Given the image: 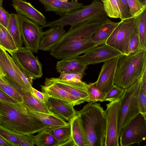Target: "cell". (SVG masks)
<instances>
[{
    "instance_id": "6da1fadb",
    "label": "cell",
    "mask_w": 146,
    "mask_h": 146,
    "mask_svg": "<svg viewBox=\"0 0 146 146\" xmlns=\"http://www.w3.org/2000/svg\"><path fill=\"white\" fill-rule=\"evenodd\" d=\"M107 18L96 19L70 26L51 49L50 55L58 59L76 58L97 46L92 40V37Z\"/></svg>"
},
{
    "instance_id": "7a4b0ae2",
    "label": "cell",
    "mask_w": 146,
    "mask_h": 146,
    "mask_svg": "<svg viewBox=\"0 0 146 146\" xmlns=\"http://www.w3.org/2000/svg\"><path fill=\"white\" fill-rule=\"evenodd\" d=\"M0 125L18 134H33L48 128L29 113L23 102L0 100Z\"/></svg>"
},
{
    "instance_id": "3957f363",
    "label": "cell",
    "mask_w": 146,
    "mask_h": 146,
    "mask_svg": "<svg viewBox=\"0 0 146 146\" xmlns=\"http://www.w3.org/2000/svg\"><path fill=\"white\" fill-rule=\"evenodd\" d=\"M88 102L78 111L88 146H105L106 120L104 111L100 104Z\"/></svg>"
},
{
    "instance_id": "277c9868",
    "label": "cell",
    "mask_w": 146,
    "mask_h": 146,
    "mask_svg": "<svg viewBox=\"0 0 146 146\" xmlns=\"http://www.w3.org/2000/svg\"><path fill=\"white\" fill-rule=\"evenodd\" d=\"M146 70V50H139L119 56L115 72L114 85L125 90L140 79Z\"/></svg>"
},
{
    "instance_id": "5b68a950",
    "label": "cell",
    "mask_w": 146,
    "mask_h": 146,
    "mask_svg": "<svg viewBox=\"0 0 146 146\" xmlns=\"http://www.w3.org/2000/svg\"><path fill=\"white\" fill-rule=\"evenodd\" d=\"M104 11L102 2L94 0L91 4L84 6L82 8L63 15L59 19L50 22L44 26L51 27L62 25H76L87 21L107 17Z\"/></svg>"
},
{
    "instance_id": "8992f818",
    "label": "cell",
    "mask_w": 146,
    "mask_h": 146,
    "mask_svg": "<svg viewBox=\"0 0 146 146\" xmlns=\"http://www.w3.org/2000/svg\"><path fill=\"white\" fill-rule=\"evenodd\" d=\"M140 89L139 79L125 90L123 96L119 100L120 106L118 128L119 137L123 128L140 113L139 105Z\"/></svg>"
},
{
    "instance_id": "52a82bcc",
    "label": "cell",
    "mask_w": 146,
    "mask_h": 146,
    "mask_svg": "<svg viewBox=\"0 0 146 146\" xmlns=\"http://www.w3.org/2000/svg\"><path fill=\"white\" fill-rule=\"evenodd\" d=\"M137 28L136 17L121 20L105 44L125 54L130 37Z\"/></svg>"
},
{
    "instance_id": "ba28073f",
    "label": "cell",
    "mask_w": 146,
    "mask_h": 146,
    "mask_svg": "<svg viewBox=\"0 0 146 146\" xmlns=\"http://www.w3.org/2000/svg\"><path fill=\"white\" fill-rule=\"evenodd\" d=\"M32 52L26 47L21 46L9 54L23 72L33 80L40 78L43 73L42 65Z\"/></svg>"
},
{
    "instance_id": "9c48e42d",
    "label": "cell",
    "mask_w": 146,
    "mask_h": 146,
    "mask_svg": "<svg viewBox=\"0 0 146 146\" xmlns=\"http://www.w3.org/2000/svg\"><path fill=\"white\" fill-rule=\"evenodd\" d=\"M146 118L140 113L122 129L119 136L121 146L139 144L146 137Z\"/></svg>"
},
{
    "instance_id": "30bf717a",
    "label": "cell",
    "mask_w": 146,
    "mask_h": 146,
    "mask_svg": "<svg viewBox=\"0 0 146 146\" xmlns=\"http://www.w3.org/2000/svg\"><path fill=\"white\" fill-rule=\"evenodd\" d=\"M17 15L21 37L25 47L33 52L38 53L44 32L37 23L20 14H17Z\"/></svg>"
},
{
    "instance_id": "8fae6325",
    "label": "cell",
    "mask_w": 146,
    "mask_h": 146,
    "mask_svg": "<svg viewBox=\"0 0 146 146\" xmlns=\"http://www.w3.org/2000/svg\"><path fill=\"white\" fill-rule=\"evenodd\" d=\"M120 106L119 100L106 104L104 110L106 120L105 146H119L118 121Z\"/></svg>"
},
{
    "instance_id": "7c38bea8",
    "label": "cell",
    "mask_w": 146,
    "mask_h": 146,
    "mask_svg": "<svg viewBox=\"0 0 146 146\" xmlns=\"http://www.w3.org/2000/svg\"><path fill=\"white\" fill-rule=\"evenodd\" d=\"M122 55L119 51L105 44L90 49L83 55L79 56L76 58L80 62L87 66L105 62Z\"/></svg>"
},
{
    "instance_id": "4fadbf2b",
    "label": "cell",
    "mask_w": 146,
    "mask_h": 146,
    "mask_svg": "<svg viewBox=\"0 0 146 146\" xmlns=\"http://www.w3.org/2000/svg\"><path fill=\"white\" fill-rule=\"evenodd\" d=\"M119 56L105 62L102 66L96 82V87L100 91L107 94L114 86V76Z\"/></svg>"
},
{
    "instance_id": "5bb4252c",
    "label": "cell",
    "mask_w": 146,
    "mask_h": 146,
    "mask_svg": "<svg viewBox=\"0 0 146 146\" xmlns=\"http://www.w3.org/2000/svg\"><path fill=\"white\" fill-rule=\"evenodd\" d=\"M49 111L53 114L69 122L78 113L74 105L64 101L49 96L46 103Z\"/></svg>"
},
{
    "instance_id": "9a60e30c",
    "label": "cell",
    "mask_w": 146,
    "mask_h": 146,
    "mask_svg": "<svg viewBox=\"0 0 146 146\" xmlns=\"http://www.w3.org/2000/svg\"><path fill=\"white\" fill-rule=\"evenodd\" d=\"M42 92L48 96L64 101L74 106L84 102L58 87L48 78H46L44 85H40Z\"/></svg>"
},
{
    "instance_id": "2e32d148",
    "label": "cell",
    "mask_w": 146,
    "mask_h": 146,
    "mask_svg": "<svg viewBox=\"0 0 146 146\" xmlns=\"http://www.w3.org/2000/svg\"><path fill=\"white\" fill-rule=\"evenodd\" d=\"M11 1L12 5L17 14L21 15L41 26L46 24L44 16L30 3L23 0Z\"/></svg>"
},
{
    "instance_id": "e0dca14e",
    "label": "cell",
    "mask_w": 146,
    "mask_h": 146,
    "mask_svg": "<svg viewBox=\"0 0 146 146\" xmlns=\"http://www.w3.org/2000/svg\"><path fill=\"white\" fill-rule=\"evenodd\" d=\"M46 11H52L62 16L82 8L84 5L78 2H63L59 0H38Z\"/></svg>"
},
{
    "instance_id": "ac0fdd59",
    "label": "cell",
    "mask_w": 146,
    "mask_h": 146,
    "mask_svg": "<svg viewBox=\"0 0 146 146\" xmlns=\"http://www.w3.org/2000/svg\"><path fill=\"white\" fill-rule=\"evenodd\" d=\"M50 80L58 87L73 96L85 102H89L87 84L73 83L66 82L59 78H52Z\"/></svg>"
},
{
    "instance_id": "d6986e66",
    "label": "cell",
    "mask_w": 146,
    "mask_h": 146,
    "mask_svg": "<svg viewBox=\"0 0 146 146\" xmlns=\"http://www.w3.org/2000/svg\"><path fill=\"white\" fill-rule=\"evenodd\" d=\"M64 27L60 25L51 27L44 32L40 42L39 50L50 51L65 33Z\"/></svg>"
},
{
    "instance_id": "ffe728a7",
    "label": "cell",
    "mask_w": 146,
    "mask_h": 146,
    "mask_svg": "<svg viewBox=\"0 0 146 146\" xmlns=\"http://www.w3.org/2000/svg\"><path fill=\"white\" fill-rule=\"evenodd\" d=\"M70 125V140L74 146H88V139L78 113L68 122Z\"/></svg>"
},
{
    "instance_id": "44dd1931",
    "label": "cell",
    "mask_w": 146,
    "mask_h": 146,
    "mask_svg": "<svg viewBox=\"0 0 146 146\" xmlns=\"http://www.w3.org/2000/svg\"><path fill=\"white\" fill-rule=\"evenodd\" d=\"M22 86L6 75L0 76V89L17 102H23Z\"/></svg>"
},
{
    "instance_id": "7402d4cb",
    "label": "cell",
    "mask_w": 146,
    "mask_h": 146,
    "mask_svg": "<svg viewBox=\"0 0 146 146\" xmlns=\"http://www.w3.org/2000/svg\"><path fill=\"white\" fill-rule=\"evenodd\" d=\"M9 55L8 52L0 46V66L7 76L17 83L24 89L29 92L21 77L13 68L9 59Z\"/></svg>"
},
{
    "instance_id": "603a6c76",
    "label": "cell",
    "mask_w": 146,
    "mask_h": 146,
    "mask_svg": "<svg viewBox=\"0 0 146 146\" xmlns=\"http://www.w3.org/2000/svg\"><path fill=\"white\" fill-rule=\"evenodd\" d=\"M87 66L79 61L76 58L63 59L57 62L56 68L57 72L78 74L84 73Z\"/></svg>"
},
{
    "instance_id": "cb8c5ba5",
    "label": "cell",
    "mask_w": 146,
    "mask_h": 146,
    "mask_svg": "<svg viewBox=\"0 0 146 146\" xmlns=\"http://www.w3.org/2000/svg\"><path fill=\"white\" fill-rule=\"evenodd\" d=\"M119 23L113 22L107 18L92 36V41L98 46L105 44Z\"/></svg>"
},
{
    "instance_id": "d4e9b609",
    "label": "cell",
    "mask_w": 146,
    "mask_h": 146,
    "mask_svg": "<svg viewBox=\"0 0 146 146\" xmlns=\"http://www.w3.org/2000/svg\"><path fill=\"white\" fill-rule=\"evenodd\" d=\"M28 109V108H27ZM29 113L37 118L48 128L59 127L68 125L69 123L56 115L40 112L28 109Z\"/></svg>"
},
{
    "instance_id": "484cf974",
    "label": "cell",
    "mask_w": 146,
    "mask_h": 146,
    "mask_svg": "<svg viewBox=\"0 0 146 146\" xmlns=\"http://www.w3.org/2000/svg\"><path fill=\"white\" fill-rule=\"evenodd\" d=\"M23 103L29 109L37 112L52 114L46 104L39 100L33 94L23 89Z\"/></svg>"
},
{
    "instance_id": "4316f807",
    "label": "cell",
    "mask_w": 146,
    "mask_h": 146,
    "mask_svg": "<svg viewBox=\"0 0 146 146\" xmlns=\"http://www.w3.org/2000/svg\"><path fill=\"white\" fill-rule=\"evenodd\" d=\"M46 129L56 139L58 146H73L70 140L71 132L70 124L64 126L48 128Z\"/></svg>"
},
{
    "instance_id": "83f0119b",
    "label": "cell",
    "mask_w": 146,
    "mask_h": 146,
    "mask_svg": "<svg viewBox=\"0 0 146 146\" xmlns=\"http://www.w3.org/2000/svg\"><path fill=\"white\" fill-rule=\"evenodd\" d=\"M12 36L18 48L23 45L20 27L17 14H10V17L6 28Z\"/></svg>"
},
{
    "instance_id": "f1b7e54d",
    "label": "cell",
    "mask_w": 146,
    "mask_h": 146,
    "mask_svg": "<svg viewBox=\"0 0 146 146\" xmlns=\"http://www.w3.org/2000/svg\"><path fill=\"white\" fill-rule=\"evenodd\" d=\"M136 18L139 40V50H146V9Z\"/></svg>"
},
{
    "instance_id": "f546056e",
    "label": "cell",
    "mask_w": 146,
    "mask_h": 146,
    "mask_svg": "<svg viewBox=\"0 0 146 146\" xmlns=\"http://www.w3.org/2000/svg\"><path fill=\"white\" fill-rule=\"evenodd\" d=\"M0 46L9 53L18 48L7 29L0 24Z\"/></svg>"
},
{
    "instance_id": "4dcf8cb0",
    "label": "cell",
    "mask_w": 146,
    "mask_h": 146,
    "mask_svg": "<svg viewBox=\"0 0 146 146\" xmlns=\"http://www.w3.org/2000/svg\"><path fill=\"white\" fill-rule=\"evenodd\" d=\"M104 10L107 16L122 20L120 6L118 0H103Z\"/></svg>"
},
{
    "instance_id": "1f68e13d",
    "label": "cell",
    "mask_w": 146,
    "mask_h": 146,
    "mask_svg": "<svg viewBox=\"0 0 146 146\" xmlns=\"http://www.w3.org/2000/svg\"><path fill=\"white\" fill-rule=\"evenodd\" d=\"M46 129L39 132L38 134L34 135L35 145L37 146H58L56 139Z\"/></svg>"
},
{
    "instance_id": "d6a6232c",
    "label": "cell",
    "mask_w": 146,
    "mask_h": 146,
    "mask_svg": "<svg viewBox=\"0 0 146 146\" xmlns=\"http://www.w3.org/2000/svg\"><path fill=\"white\" fill-rule=\"evenodd\" d=\"M90 102H96L105 101L106 94L99 90L96 87V82L87 84Z\"/></svg>"
},
{
    "instance_id": "836d02e7",
    "label": "cell",
    "mask_w": 146,
    "mask_h": 146,
    "mask_svg": "<svg viewBox=\"0 0 146 146\" xmlns=\"http://www.w3.org/2000/svg\"><path fill=\"white\" fill-rule=\"evenodd\" d=\"M23 135L14 132L0 125V135L16 146H21Z\"/></svg>"
},
{
    "instance_id": "e575fe53",
    "label": "cell",
    "mask_w": 146,
    "mask_h": 146,
    "mask_svg": "<svg viewBox=\"0 0 146 146\" xmlns=\"http://www.w3.org/2000/svg\"><path fill=\"white\" fill-rule=\"evenodd\" d=\"M130 14L132 17H136L146 9V5L139 0H127Z\"/></svg>"
},
{
    "instance_id": "d590c367",
    "label": "cell",
    "mask_w": 146,
    "mask_h": 146,
    "mask_svg": "<svg viewBox=\"0 0 146 146\" xmlns=\"http://www.w3.org/2000/svg\"><path fill=\"white\" fill-rule=\"evenodd\" d=\"M9 58L13 68L21 77L28 88L29 92L33 94V87L32 86L33 80L29 78L23 72L18 65L15 62L12 58L10 55Z\"/></svg>"
},
{
    "instance_id": "8d00e7d4",
    "label": "cell",
    "mask_w": 146,
    "mask_h": 146,
    "mask_svg": "<svg viewBox=\"0 0 146 146\" xmlns=\"http://www.w3.org/2000/svg\"><path fill=\"white\" fill-rule=\"evenodd\" d=\"M139 40L137 28L130 37L128 49L125 55H129L139 50Z\"/></svg>"
},
{
    "instance_id": "74e56055",
    "label": "cell",
    "mask_w": 146,
    "mask_h": 146,
    "mask_svg": "<svg viewBox=\"0 0 146 146\" xmlns=\"http://www.w3.org/2000/svg\"><path fill=\"white\" fill-rule=\"evenodd\" d=\"M125 90L115 85L106 94L105 101L111 102L119 100L123 96Z\"/></svg>"
},
{
    "instance_id": "f35d334b",
    "label": "cell",
    "mask_w": 146,
    "mask_h": 146,
    "mask_svg": "<svg viewBox=\"0 0 146 146\" xmlns=\"http://www.w3.org/2000/svg\"><path fill=\"white\" fill-rule=\"evenodd\" d=\"M84 73L78 74L62 73L59 78L66 82L73 83H81L83 82L82 79Z\"/></svg>"
},
{
    "instance_id": "ab89813d",
    "label": "cell",
    "mask_w": 146,
    "mask_h": 146,
    "mask_svg": "<svg viewBox=\"0 0 146 146\" xmlns=\"http://www.w3.org/2000/svg\"><path fill=\"white\" fill-rule=\"evenodd\" d=\"M139 105L140 113L146 118V94L141 87L139 96Z\"/></svg>"
},
{
    "instance_id": "60d3db41",
    "label": "cell",
    "mask_w": 146,
    "mask_h": 146,
    "mask_svg": "<svg viewBox=\"0 0 146 146\" xmlns=\"http://www.w3.org/2000/svg\"><path fill=\"white\" fill-rule=\"evenodd\" d=\"M118 1L121 7L122 20L132 17L129 13L127 0H118Z\"/></svg>"
},
{
    "instance_id": "b9f144b4",
    "label": "cell",
    "mask_w": 146,
    "mask_h": 146,
    "mask_svg": "<svg viewBox=\"0 0 146 146\" xmlns=\"http://www.w3.org/2000/svg\"><path fill=\"white\" fill-rule=\"evenodd\" d=\"M10 17V14L2 7H0V24L7 28Z\"/></svg>"
},
{
    "instance_id": "7bdbcfd3",
    "label": "cell",
    "mask_w": 146,
    "mask_h": 146,
    "mask_svg": "<svg viewBox=\"0 0 146 146\" xmlns=\"http://www.w3.org/2000/svg\"><path fill=\"white\" fill-rule=\"evenodd\" d=\"M34 135L33 134L23 135L21 146H34Z\"/></svg>"
},
{
    "instance_id": "ee69618b",
    "label": "cell",
    "mask_w": 146,
    "mask_h": 146,
    "mask_svg": "<svg viewBox=\"0 0 146 146\" xmlns=\"http://www.w3.org/2000/svg\"><path fill=\"white\" fill-rule=\"evenodd\" d=\"M33 94L43 103H46L49 96L43 92H41L33 87Z\"/></svg>"
},
{
    "instance_id": "f6af8a7d",
    "label": "cell",
    "mask_w": 146,
    "mask_h": 146,
    "mask_svg": "<svg viewBox=\"0 0 146 146\" xmlns=\"http://www.w3.org/2000/svg\"><path fill=\"white\" fill-rule=\"evenodd\" d=\"M140 87L144 93L146 94V70L139 79Z\"/></svg>"
},
{
    "instance_id": "bcb514c9",
    "label": "cell",
    "mask_w": 146,
    "mask_h": 146,
    "mask_svg": "<svg viewBox=\"0 0 146 146\" xmlns=\"http://www.w3.org/2000/svg\"><path fill=\"white\" fill-rule=\"evenodd\" d=\"M16 146L13 143L0 135V146Z\"/></svg>"
},
{
    "instance_id": "7dc6e473",
    "label": "cell",
    "mask_w": 146,
    "mask_h": 146,
    "mask_svg": "<svg viewBox=\"0 0 146 146\" xmlns=\"http://www.w3.org/2000/svg\"><path fill=\"white\" fill-rule=\"evenodd\" d=\"M6 76V75L5 72L0 66V76Z\"/></svg>"
},
{
    "instance_id": "c3c4849f",
    "label": "cell",
    "mask_w": 146,
    "mask_h": 146,
    "mask_svg": "<svg viewBox=\"0 0 146 146\" xmlns=\"http://www.w3.org/2000/svg\"><path fill=\"white\" fill-rule=\"evenodd\" d=\"M60 1H61L63 2H68V1L69 0H59ZM72 1V2H78V0H71Z\"/></svg>"
},
{
    "instance_id": "681fc988",
    "label": "cell",
    "mask_w": 146,
    "mask_h": 146,
    "mask_svg": "<svg viewBox=\"0 0 146 146\" xmlns=\"http://www.w3.org/2000/svg\"><path fill=\"white\" fill-rule=\"evenodd\" d=\"M144 5H146V0H139Z\"/></svg>"
},
{
    "instance_id": "f907efd6",
    "label": "cell",
    "mask_w": 146,
    "mask_h": 146,
    "mask_svg": "<svg viewBox=\"0 0 146 146\" xmlns=\"http://www.w3.org/2000/svg\"><path fill=\"white\" fill-rule=\"evenodd\" d=\"M3 0H0V7H2Z\"/></svg>"
},
{
    "instance_id": "816d5d0a",
    "label": "cell",
    "mask_w": 146,
    "mask_h": 146,
    "mask_svg": "<svg viewBox=\"0 0 146 146\" xmlns=\"http://www.w3.org/2000/svg\"><path fill=\"white\" fill-rule=\"evenodd\" d=\"M2 116V115L0 113V118Z\"/></svg>"
},
{
    "instance_id": "f5cc1de1",
    "label": "cell",
    "mask_w": 146,
    "mask_h": 146,
    "mask_svg": "<svg viewBox=\"0 0 146 146\" xmlns=\"http://www.w3.org/2000/svg\"><path fill=\"white\" fill-rule=\"evenodd\" d=\"M100 1H102V2L103 1V0H100Z\"/></svg>"
},
{
    "instance_id": "db71d44e",
    "label": "cell",
    "mask_w": 146,
    "mask_h": 146,
    "mask_svg": "<svg viewBox=\"0 0 146 146\" xmlns=\"http://www.w3.org/2000/svg\"><path fill=\"white\" fill-rule=\"evenodd\" d=\"M24 0V1H26V0Z\"/></svg>"
}]
</instances>
